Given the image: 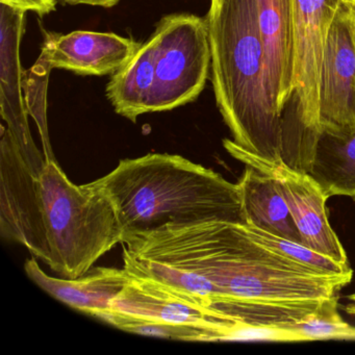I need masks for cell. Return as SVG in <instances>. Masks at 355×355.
I'll list each match as a JSON object with an SVG mask.
<instances>
[{
	"instance_id": "obj_1",
	"label": "cell",
	"mask_w": 355,
	"mask_h": 355,
	"mask_svg": "<svg viewBox=\"0 0 355 355\" xmlns=\"http://www.w3.org/2000/svg\"><path fill=\"white\" fill-rule=\"evenodd\" d=\"M178 288L213 299L318 300L336 296L351 275H324L255 242L242 225L207 222L184 228L170 253Z\"/></svg>"
},
{
	"instance_id": "obj_2",
	"label": "cell",
	"mask_w": 355,
	"mask_h": 355,
	"mask_svg": "<svg viewBox=\"0 0 355 355\" xmlns=\"http://www.w3.org/2000/svg\"><path fill=\"white\" fill-rule=\"evenodd\" d=\"M90 184L114 205L122 242L166 227L207 222L247 225L239 184L180 155L149 153L122 159Z\"/></svg>"
},
{
	"instance_id": "obj_3",
	"label": "cell",
	"mask_w": 355,
	"mask_h": 355,
	"mask_svg": "<svg viewBox=\"0 0 355 355\" xmlns=\"http://www.w3.org/2000/svg\"><path fill=\"white\" fill-rule=\"evenodd\" d=\"M207 21L214 94L232 141L282 161V117L270 92L257 0H211Z\"/></svg>"
},
{
	"instance_id": "obj_4",
	"label": "cell",
	"mask_w": 355,
	"mask_h": 355,
	"mask_svg": "<svg viewBox=\"0 0 355 355\" xmlns=\"http://www.w3.org/2000/svg\"><path fill=\"white\" fill-rule=\"evenodd\" d=\"M49 267L64 279H76L117 244L122 230L114 205L91 184L76 186L55 159L38 175Z\"/></svg>"
},
{
	"instance_id": "obj_5",
	"label": "cell",
	"mask_w": 355,
	"mask_h": 355,
	"mask_svg": "<svg viewBox=\"0 0 355 355\" xmlns=\"http://www.w3.org/2000/svg\"><path fill=\"white\" fill-rule=\"evenodd\" d=\"M155 85L148 113L171 111L193 103L202 93L211 69L207 18L170 14L157 24Z\"/></svg>"
},
{
	"instance_id": "obj_6",
	"label": "cell",
	"mask_w": 355,
	"mask_h": 355,
	"mask_svg": "<svg viewBox=\"0 0 355 355\" xmlns=\"http://www.w3.org/2000/svg\"><path fill=\"white\" fill-rule=\"evenodd\" d=\"M223 145L234 159L269 174L276 180L303 245L342 265H348L346 251L328 220L325 207L328 197L309 173L297 171L282 161L270 162L251 155L228 139L223 141Z\"/></svg>"
},
{
	"instance_id": "obj_7",
	"label": "cell",
	"mask_w": 355,
	"mask_h": 355,
	"mask_svg": "<svg viewBox=\"0 0 355 355\" xmlns=\"http://www.w3.org/2000/svg\"><path fill=\"white\" fill-rule=\"evenodd\" d=\"M340 0H292L295 40L293 118L307 137L320 132L319 88L324 47Z\"/></svg>"
},
{
	"instance_id": "obj_8",
	"label": "cell",
	"mask_w": 355,
	"mask_h": 355,
	"mask_svg": "<svg viewBox=\"0 0 355 355\" xmlns=\"http://www.w3.org/2000/svg\"><path fill=\"white\" fill-rule=\"evenodd\" d=\"M3 126L1 137V234L24 245L33 257L49 263L43 228L38 175Z\"/></svg>"
},
{
	"instance_id": "obj_9",
	"label": "cell",
	"mask_w": 355,
	"mask_h": 355,
	"mask_svg": "<svg viewBox=\"0 0 355 355\" xmlns=\"http://www.w3.org/2000/svg\"><path fill=\"white\" fill-rule=\"evenodd\" d=\"M320 132L355 128V10L340 3L328 31L319 88Z\"/></svg>"
},
{
	"instance_id": "obj_10",
	"label": "cell",
	"mask_w": 355,
	"mask_h": 355,
	"mask_svg": "<svg viewBox=\"0 0 355 355\" xmlns=\"http://www.w3.org/2000/svg\"><path fill=\"white\" fill-rule=\"evenodd\" d=\"M111 309L137 317L211 330L217 340H230L236 326L222 315L216 299L132 275L119 296L114 299Z\"/></svg>"
},
{
	"instance_id": "obj_11",
	"label": "cell",
	"mask_w": 355,
	"mask_h": 355,
	"mask_svg": "<svg viewBox=\"0 0 355 355\" xmlns=\"http://www.w3.org/2000/svg\"><path fill=\"white\" fill-rule=\"evenodd\" d=\"M140 46L134 39L114 33H46L39 59L51 69L68 70L78 76H113Z\"/></svg>"
},
{
	"instance_id": "obj_12",
	"label": "cell",
	"mask_w": 355,
	"mask_h": 355,
	"mask_svg": "<svg viewBox=\"0 0 355 355\" xmlns=\"http://www.w3.org/2000/svg\"><path fill=\"white\" fill-rule=\"evenodd\" d=\"M26 13L0 3V86L1 116L8 132L24 155L39 153L28 126L22 97L20 44L26 30Z\"/></svg>"
},
{
	"instance_id": "obj_13",
	"label": "cell",
	"mask_w": 355,
	"mask_h": 355,
	"mask_svg": "<svg viewBox=\"0 0 355 355\" xmlns=\"http://www.w3.org/2000/svg\"><path fill=\"white\" fill-rule=\"evenodd\" d=\"M270 92L282 117L294 97L295 40L292 0H257Z\"/></svg>"
},
{
	"instance_id": "obj_14",
	"label": "cell",
	"mask_w": 355,
	"mask_h": 355,
	"mask_svg": "<svg viewBox=\"0 0 355 355\" xmlns=\"http://www.w3.org/2000/svg\"><path fill=\"white\" fill-rule=\"evenodd\" d=\"M28 277L49 295L68 306L87 315H95L111 309L114 299L119 296L130 280L124 268L93 267L76 279L47 275L36 257L24 265Z\"/></svg>"
},
{
	"instance_id": "obj_15",
	"label": "cell",
	"mask_w": 355,
	"mask_h": 355,
	"mask_svg": "<svg viewBox=\"0 0 355 355\" xmlns=\"http://www.w3.org/2000/svg\"><path fill=\"white\" fill-rule=\"evenodd\" d=\"M238 184L247 225L303 244L290 209L271 175L246 166Z\"/></svg>"
},
{
	"instance_id": "obj_16",
	"label": "cell",
	"mask_w": 355,
	"mask_h": 355,
	"mask_svg": "<svg viewBox=\"0 0 355 355\" xmlns=\"http://www.w3.org/2000/svg\"><path fill=\"white\" fill-rule=\"evenodd\" d=\"M307 173L321 186L328 198H355V128L338 134L319 132Z\"/></svg>"
},
{
	"instance_id": "obj_17",
	"label": "cell",
	"mask_w": 355,
	"mask_h": 355,
	"mask_svg": "<svg viewBox=\"0 0 355 355\" xmlns=\"http://www.w3.org/2000/svg\"><path fill=\"white\" fill-rule=\"evenodd\" d=\"M155 40L151 35L128 63L111 76L105 93L118 115L136 122L148 113L155 85Z\"/></svg>"
},
{
	"instance_id": "obj_18",
	"label": "cell",
	"mask_w": 355,
	"mask_h": 355,
	"mask_svg": "<svg viewBox=\"0 0 355 355\" xmlns=\"http://www.w3.org/2000/svg\"><path fill=\"white\" fill-rule=\"evenodd\" d=\"M97 319L107 322L110 325L142 336H155V338H169V340H187V342H217V336L211 330L194 326L180 325L169 323L161 320L148 319L137 317L120 311H101L95 315Z\"/></svg>"
},
{
	"instance_id": "obj_19",
	"label": "cell",
	"mask_w": 355,
	"mask_h": 355,
	"mask_svg": "<svg viewBox=\"0 0 355 355\" xmlns=\"http://www.w3.org/2000/svg\"><path fill=\"white\" fill-rule=\"evenodd\" d=\"M242 227L255 242L259 243L267 248L280 253L284 257L301 263L313 271L330 276L353 275L352 270L349 265H342L326 255L315 252V250L309 248L305 245L273 236L269 232H263V230L252 227V226L245 225Z\"/></svg>"
},
{
	"instance_id": "obj_20",
	"label": "cell",
	"mask_w": 355,
	"mask_h": 355,
	"mask_svg": "<svg viewBox=\"0 0 355 355\" xmlns=\"http://www.w3.org/2000/svg\"><path fill=\"white\" fill-rule=\"evenodd\" d=\"M59 0H0L1 5L24 12H34L39 16H45L55 11Z\"/></svg>"
},
{
	"instance_id": "obj_21",
	"label": "cell",
	"mask_w": 355,
	"mask_h": 355,
	"mask_svg": "<svg viewBox=\"0 0 355 355\" xmlns=\"http://www.w3.org/2000/svg\"><path fill=\"white\" fill-rule=\"evenodd\" d=\"M64 1L68 5L92 6V7H101L105 9H111L120 3V0H64Z\"/></svg>"
},
{
	"instance_id": "obj_22",
	"label": "cell",
	"mask_w": 355,
	"mask_h": 355,
	"mask_svg": "<svg viewBox=\"0 0 355 355\" xmlns=\"http://www.w3.org/2000/svg\"><path fill=\"white\" fill-rule=\"evenodd\" d=\"M284 120H286V124H288V128H290V130H292V132H294L295 134H297V135H298L299 137H300L301 143H302V137H301V135L299 134V132H297L296 130H293L292 126L290 125V123H288V120H286V118H284ZM300 148H301V145H300ZM311 151H313V150H311ZM311 155H309V157H304V155H301L300 151H299V157H298L299 162H301V163H309V159H311Z\"/></svg>"
},
{
	"instance_id": "obj_23",
	"label": "cell",
	"mask_w": 355,
	"mask_h": 355,
	"mask_svg": "<svg viewBox=\"0 0 355 355\" xmlns=\"http://www.w3.org/2000/svg\"><path fill=\"white\" fill-rule=\"evenodd\" d=\"M348 300L349 303L348 305H347L346 309H345V311H346L347 313H350V315H355V294L348 296Z\"/></svg>"
},
{
	"instance_id": "obj_24",
	"label": "cell",
	"mask_w": 355,
	"mask_h": 355,
	"mask_svg": "<svg viewBox=\"0 0 355 355\" xmlns=\"http://www.w3.org/2000/svg\"><path fill=\"white\" fill-rule=\"evenodd\" d=\"M284 125H286V128H288V132H292L293 136H296V138H298L299 142H300V145H301L300 138H299V137L297 136V135H295L294 132H291V130H288V125H286V121H284ZM299 150H300V148H299ZM311 153H313V151H311ZM298 155H299V153H298ZM309 162H311V159H309ZM309 163L307 164V165H301V164L298 163V157H297L296 166H297V168H299V169H303V170L307 169V167H309Z\"/></svg>"
},
{
	"instance_id": "obj_25",
	"label": "cell",
	"mask_w": 355,
	"mask_h": 355,
	"mask_svg": "<svg viewBox=\"0 0 355 355\" xmlns=\"http://www.w3.org/2000/svg\"><path fill=\"white\" fill-rule=\"evenodd\" d=\"M340 3L348 6V7L352 8L353 10H355V0H340Z\"/></svg>"
},
{
	"instance_id": "obj_26",
	"label": "cell",
	"mask_w": 355,
	"mask_h": 355,
	"mask_svg": "<svg viewBox=\"0 0 355 355\" xmlns=\"http://www.w3.org/2000/svg\"><path fill=\"white\" fill-rule=\"evenodd\" d=\"M286 120H288V119H286ZM288 123H290V122H288ZM290 125H291V123H290ZM291 126H292V125H291ZM292 128H293V126H292ZM293 130H294V128H293ZM296 132H297V130H296ZM299 134H300V132H299ZM301 137H302V136H301ZM301 144H302V143H301ZM311 150H313V149H311ZM311 153H309V155H306V153H301V148H300V153H301V155H304V157H309V155H311Z\"/></svg>"
},
{
	"instance_id": "obj_27",
	"label": "cell",
	"mask_w": 355,
	"mask_h": 355,
	"mask_svg": "<svg viewBox=\"0 0 355 355\" xmlns=\"http://www.w3.org/2000/svg\"><path fill=\"white\" fill-rule=\"evenodd\" d=\"M284 121H286V120H284ZM286 125H288V124H286ZM288 130H290V128H288ZM291 132H292V130H291ZM294 134H295V132H294ZM295 135H297V134H295ZM297 136H298V135H297ZM299 138H300V137H299ZM300 140H301V139H300ZM299 151H300V150H299ZM298 157H299V155H298ZM298 163L301 164V165H307V164L309 163H309H301V162H299V159H298Z\"/></svg>"
},
{
	"instance_id": "obj_28",
	"label": "cell",
	"mask_w": 355,
	"mask_h": 355,
	"mask_svg": "<svg viewBox=\"0 0 355 355\" xmlns=\"http://www.w3.org/2000/svg\"><path fill=\"white\" fill-rule=\"evenodd\" d=\"M288 122H290V121H288ZM290 123H291V122H290ZM291 125H292V124H291ZM292 126H293V125H292ZM294 130H295V128H294ZM297 132H298V130H297ZM301 136H302V135H301ZM301 145H302V144H301ZM311 149H313V148H311ZM301 153H306V155H309V153H304V151H302V150H301Z\"/></svg>"
}]
</instances>
